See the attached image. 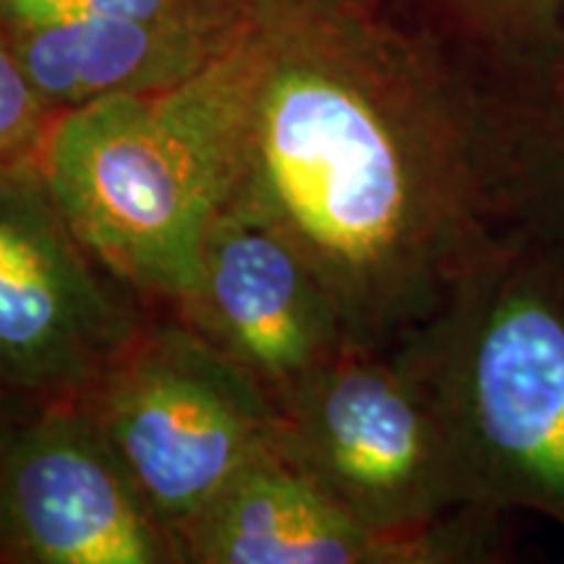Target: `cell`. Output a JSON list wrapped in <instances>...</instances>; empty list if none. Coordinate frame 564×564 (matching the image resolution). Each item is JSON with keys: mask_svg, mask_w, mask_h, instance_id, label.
<instances>
[{"mask_svg": "<svg viewBox=\"0 0 564 564\" xmlns=\"http://www.w3.org/2000/svg\"><path fill=\"white\" fill-rule=\"evenodd\" d=\"M238 199L392 350L510 228L502 91L377 0H251Z\"/></svg>", "mask_w": 564, "mask_h": 564, "instance_id": "cell-1", "label": "cell"}, {"mask_svg": "<svg viewBox=\"0 0 564 564\" xmlns=\"http://www.w3.org/2000/svg\"><path fill=\"white\" fill-rule=\"evenodd\" d=\"M246 118L243 26L178 87L58 112L34 162L91 257L129 291L181 308L212 225L241 188Z\"/></svg>", "mask_w": 564, "mask_h": 564, "instance_id": "cell-2", "label": "cell"}, {"mask_svg": "<svg viewBox=\"0 0 564 564\" xmlns=\"http://www.w3.org/2000/svg\"><path fill=\"white\" fill-rule=\"evenodd\" d=\"M392 350L434 398L474 510L564 531V253L512 223Z\"/></svg>", "mask_w": 564, "mask_h": 564, "instance_id": "cell-3", "label": "cell"}, {"mask_svg": "<svg viewBox=\"0 0 564 564\" xmlns=\"http://www.w3.org/2000/svg\"><path fill=\"white\" fill-rule=\"evenodd\" d=\"M278 447L371 531L444 562L502 554L434 398L398 350L348 345L280 403Z\"/></svg>", "mask_w": 564, "mask_h": 564, "instance_id": "cell-4", "label": "cell"}, {"mask_svg": "<svg viewBox=\"0 0 564 564\" xmlns=\"http://www.w3.org/2000/svg\"><path fill=\"white\" fill-rule=\"evenodd\" d=\"M84 400L175 549L280 434L267 387L186 319L141 324Z\"/></svg>", "mask_w": 564, "mask_h": 564, "instance_id": "cell-5", "label": "cell"}, {"mask_svg": "<svg viewBox=\"0 0 564 564\" xmlns=\"http://www.w3.org/2000/svg\"><path fill=\"white\" fill-rule=\"evenodd\" d=\"M118 288L37 162L0 167V394L84 398L147 322Z\"/></svg>", "mask_w": 564, "mask_h": 564, "instance_id": "cell-6", "label": "cell"}, {"mask_svg": "<svg viewBox=\"0 0 564 564\" xmlns=\"http://www.w3.org/2000/svg\"><path fill=\"white\" fill-rule=\"evenodd\" d=\"M0 419V562L181 564L84 398Z\"/></svg>", "mask_w": 564, "mask_h": 564, "instance_id": "cell-7", "label": "cell"}, {"mask_svg": "<svg viewBox=\"0 0 564 564\" xmlns=\"http://www.w3.org/2000/svg\"><path fill=\"white\" fill-rule=\"evenodd\" d=\"M178 312L278 405L352 345L312 264L238 196L212 225L196 288Z\"/></svg>", "mask_w": 564, "mask_h": 564, "instance_id": "cell-8", "label": "cell"}, {"mask_svg": "<svg viewBox=\"0 0 564 564\" xmlns=\"http://www.w3.org/2000/svg\"><path fill=\"white\" fill-rule=\"evenodd\" d=\"M178 554L181 564H436L345 512L278 442L196 514Z\"/></svg>", "mask_w": 564, "mask_h": 564, "instance_id": "cell-9", "label": "cell"}, {"mask_svg": "<svg viewBox=\"0 0 564 564\" xmlns=\"http://www.w3.org/2000/svg\"><path fill=\"white\" fill-rule=\"evenodd\" d=\"M241 11L183 19H105L0 30L55 116L123 95H158L194 79L249 21Z\"/></svg>", "mask_w": 564, "mask_h": 564, "instance_id": "cell-10", "label": "cell"}, {"mask_svg": "<svg viewBox=\"0 0 564 564\" xmlns=\"http://www.w3.org/2000/svg\"><path fill=\"white\" fill-rule=\"evenodd\" d=\"M505 181L512 220L564 253V63L502 91Z\"/></svg>", "mask_w": 564, "mask_h": 564, "instance_id": "cell-11", "label": "cell"}, {"mask_svg": "<svg viewBox=\"0 0 564 564\" xmlns=\"http://www.w3.org/2000/svg\"><path fill=\"white\" fill-rule=\"evenodd\" d=\"M444 17L491 53L531 74L556 66L564 47V0H434Z\"/></svg>", "mask_w": 564, "mask_h": 564, "instance_id": "cell-12", "label": "cell"}, {"mask_svg": "<svg viewBox=\"0 0 564 564\" xmlns=\"http://www.w3.org/2000/svg\"><path fill=\"white\" fill-rule=\"evenodd\" d=\"M251 0H0V30L105 19H183L241 11Z\"/></svg>", "mask_w": 564, "mask_h": 564, "instance_id": "cell-13", "label": "cell"}, {"mask_svg": "<svg viewBox=\"0 0 564 564\" xmlns=\"http://www.w3.org/2000/svg\"><path fill=\"white\" fill-rule=\"evenodd\" d=\"M53 118L0 32V167L37 158Z\"/></svg>", "mask_w": 564, "mask_h": 564, "instance_id": "cell-14", "label": "cell"}]
</instances>
